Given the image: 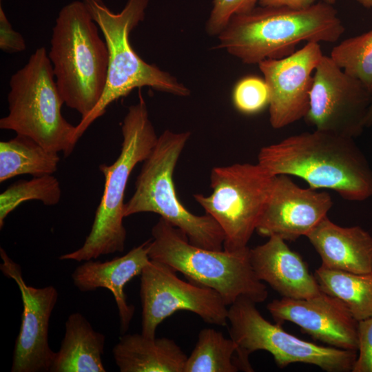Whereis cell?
Listing matches in <instances>:
<instances>
[{"instance_id":"cell-31","label":"cell","mask_w":372,"mask_h":372,"mask_svg":"<svg viewBox=\"0 0 372 372\" xmlns=\"http://www.w3.org/2000/svg\"><path fill=\"white\" fill-rule=\"evenodd\" d=\"M316 0H259L263 7H287L293 9H303L314 3Z\"/></svg>"},{"instance_id":"cell-18","label":"cell","mask_w":372,"mask_h":372,"mask_svg":"<svg viewBox=\"0 0 372 372\" xmlns=\"http://www.w3.org/2000/svg\"><path fill=\"white\" fill-rule=\"evenodd\" d=\"M149 261L147 241L111 260L85 261L74 270L72 278L74 286L81 292L105 288L112 293L118 309L120 330L124 333L135 311L134 306L127 304L125 287L134 277L141 275Z\"/></svg>"},{"instance_id":"cell-33","label":"cell","mask_w":372,"mask_h":372,"mask_svg":"<svg viewBox=\"0 0 372 372\" xmlns=\"http://www.w3.org/2000/svg\"><path fill=\"white\" fill-rule=\"evenodd\" d=\"M362 6L366 8H372V0H356Z\"/></svg>"},{"instance_id":"cell-32","label":"cell","mask_w":372,"mask_h":372,"mask_svg":"<svg viewBox=\"0 0 372 372\" xmlns=\"http://www.w3.org/2000/svg\"><path fill=\"white\" fill-rule=\"evenodd\" d=\"M365 126L366 127L372 126V102L369 107L367 116L366 118Z\"/></svg>"},{"instance_id":"cell-12","label":"cell","mask_w":372,"mask_h":372,"mask_svg":"<svg viewBox=\"0 0 372 372\" xmlns=\"http://www.w3.org/2000/svg\"><path fill=\"white\" fill-rule=\"evenodd\" d=\"M371 102L372 94L359 80L323 55L313 73L304 119L315 130L355 138L366 127Z\"/></svg>"},{"instance_id":"cell-14","label":"cell","mask_w":372,"mask_h":372,"mask_svg":"<svg viewBox=\"0 0 372 372\" xmlns=\"http://www.w3.org/2000/svg\"><path fill=\"white\" fill-rule=\"evenodd\" d=\"M323 55L319 43L311 41L285 57L265 59L258 64L269 90V122L273 128L280 129L304 118L313 73Z\"/></svg>"},{"instance_id":"cell-7","label":"cell","mask_w":372,"mask_h":372,"mask_svg":"<svg viewBox=\"0 0 372 372\" xmlns=\"http://www.w3.org/2000/svg\"><path fill=\"white\" fill-rule=\"evenodd\" d=\"M191 136L190 132L164 131L147 158L135 183L131 198L125 203V217L143 212L161 216L184 233L192 245L211 250L223 249L225 234L209 215L192 214L179 200L173 174Z\"/></svg>"},{"instance_id":"cell-19","label":"cell","mask_w":372,"mask_h":372,"mask_svg":"<svg viewBox=\"0 0 372 372\" xmlns=\"http://www.w3.org/2000/svg\"><path fill=\"white\" fill-rule=\"evenodd\" d=\"M306 237L322 266L355 273L372 272V236L361 227H341L327 216Z\"/></svg>"},{"instance_id":"cell-1","label":"cell","mask_w":372,"mask_h":372,"mask_svg":"<svg viewBox=\"0 0 372 372\" xmlns=\"http://www.w3.org/2000/svg\"><path fill=\"white\" fill-rule=\"evenodd\" d=\"M258 163L272 176H297L345 200L372 196V168L354 138L318 130L302 132L262 147Z\"/></svg>"},{"instance_id":"cell-6","label":"cell","mask_w":372,"mask_h":372,"mask_svg":"<svg viewBox=\"0 0 372 372\" xmlns=\"http://www.w3.org/2000/svg\"><path fill=\"white\" fill-rule=\"evenodd\" d=\"M147 241L152 260L169 266L189 280L217 291L227 306L240 297L257 303L268 296L266 285L256 276L250 261V248L227 251L195 246L187 236L160 218Z\"/></svg>"},{"instance_id":"cell-3","label":"cell","mask_w":372,"mask_h":372,"mask_svg":"<svg viewBox=\"0 0 372 372\" xmlns=\"http://www.w3.org/2000/svg\"><path fill=\"white\" fill-rule=\"evenodd\" d=\"M83 1L59 11L52 29L50 60L57 88L69 107L81 119L99 101L107 81L109 54Z\"/></svg>"},{"instance_id":"cell-8","label":"cell","mask_w":372,"mask_h":372,"mask_svg":"<svg viewBox=\"0 0 372 372\" xmlns=\"http://www.w3.org/2000/svg\"><path fill=\"white\" fill-rule=\"evenodd\" d=\"M9 85L8 114L0 119V128L28 136L50 151L69 156L78 141L76 126L62 116L64 101L44 47L38 48L12 75Z\"/></svg>"},{"instance_id":"cell-23","label":"cell","mask_w":372,"mask_h":372,"mask_svg":"<svg viewBox=\"0 0 372 372\" xmlns=\"http://www.w3.org/2000/svg\"><path fill=\"white\" fill-rule=\"evenodd\" d=\"M314 276L320 290L341 300L357 321L372 316V272L355 273L321 265Z\"/></svg>"},{"instance_id":"cell-29","label":"cell","mask_w":372,"mask_h":372,"mask_svg":"<svg viewBox=\"0 0 372 372\" xmlns=\"http://www.w3.org/2000/svg\"><path fill=\"white\" fill-rule=\"evenodd\" d=\"M358 356L352 372H372V316L358 321Z\"/></svg>"},{"instance_id":"cell-4","label":"cell","mask_w":372,"mask_h":372,"mask_svg":"<svg viewBox=\"0 0 372 372\" xmlns=\"http://www.w3.org/2000/svg\"><path fill=\"white\" fill-rule=\"evenodd\" d=\"M106 43L109 63L103 93L92 112L76 126L78 141L90 125L103 116L107 107L134 89L149 87L178 96H188L190 90L169 72L144 61L134 51L130 32L142 21L149 0H127L123 10L112 12L103 0H83Z\"/></svg>"},{"instance_id":"cell-26","label":"cell","mask_w":372,"mask_h":372,"mask_svg":"<svg viewBox=\"0 0 372 372\" xmlns=\"http://www.w3.org/2000/svg\"><path fill=\"white\" fill-rule=\"evenodd\" d=\"M330 57L372 94V29L340 42L332 49Z\"/></svg>"},{"instance_id":"cell-24","label":"cell","mask_w":372,"mask_h":372,"mask_svg":"<svg viewBox=\"0 0 372 372\" xmlns=\"http://www.w3.org/2000/svg\"><path fill=\"white\" fill-rule=\"evenodd\" d=\"M237 346L220 331L202 329L197 342L186 360L183 372H237L234 354Z\"/></svg>"},{"instance_id":"cell-21","label":"cell","mask_w":372,"mask_h":372,"mask_svg":"<svg viewBox=\"0 0 372 372\" xmlns=\"http://www.w3.org/2000/svg\"><path fill=\"white\" fill-rule=\"evenodd\" d=\"M105 337L80 313H71L50 372H105L102 356Z\"/></svg>"},{"instance_id":"cell-17","label":"cell","mask_w":372,"mask_h":372,"mask_svg":"<svg viewBox=\"0 0 372 372\" xmlns=\"http://www.w3.org/2000/svg\"><path fill=\"white\" fill-rule=\"evenodd\" d=\"M250 261L257 278L282 297L308 299L322 291L302 257L279 237L250 248Z\"/></svg>"},{"instance_id":"cell-20","label":"cell","mask_w":372,"mask_h":372,"mask_svg":"<svg viewBox=\"0 0 372 372\" xmlns=\"http://www.w3.org/2000/svg\"><path fill=\"white\" fill-rule=\"evenodd\" d=\"M121 372H183L187 355L172 340L124 334L112 349Z\"/></svg>"},{"instance_id":"cell-13","label":"cell","mask_w":372,"mask_h":372,"mask_svg":"<svg viewBox=\"0 0 372 372\" xmlns=\"http://www.w3.org/2000/svg\"><path fill=\"white\" fill-rule=\"evenodd\" d=\"M0 269L14 280L23 302L21 324L16 339L11 371H50L55 353L48 342L50 318L57 302L59 292L52 285L34 287L23 278L21 266L12 260L1 247Z\"/></svg>"},{"instance_id":"cell-28","label":"cell","mask_w":372,"mask_h":372,"mask_svg":"<svg viewBox=\"0 0 372 372\" xmlns=\"http://www.w3.org/2000/svg\"><path fill=\"white\" fill-rule=\"evenodd\" d=\"M259 0H214L205 25L210 36H218L232 17L251 11Z\"/></svg>"},{"instance_id":"cell-2","label":"cell","mask_w":372,"mask_h":372,"mask_svg":"<svg viewBox=\"0 0 372 372\" xmlns=\"http://www.w3.org/2000/svg\"><path fill=\"white\" fill-rule=\"evenodd\" d=\"M344 32L338 11L323 1L303 9L260 6L232 17L216 48L245 64H258L292 54L302 41L335 43Z\"/></svg>"},{"instance_id":"cell-9","label":"cell","mask_w":372,"mask_h":372,"mask_svg":"<svg viewBox=\"0 0 372 372\" xmlns=\"http://www.w3.org/2000/svg\"><path fill=\"white\" fill-rule=\"evenodd\" d=\"M256 304L253 300L240 297L228 308L229 333L237 346L234 361L239 371H254L249 358L258 350L270 353L280 369L293 363H304L327 372L353 371L357 351L300 339L285 331L280 324L266 320Z\"/></svg>"},{"instance_id":"cell-15","label":"cell","mask_w":372,"mask_h":372,"mask_svg":"<svg viewBox=\"0 0 372 372\" xmlns=\"http://www.w3.org/2000/svg\"><path fill=\"white\" fill-rule=\"evenodd\" d=\"M333 205L328 192L302 188L288 175L275 176L273 187L256 231L264 237L295 241L307 235Z\"/></svg>"},{"instance_id":"cell-5","label":"cell","mask_w":372,"mask_h":372,"mask_svg":"<svg viewBox=\"0 0 372 372\" xmlns=\"http://www.w3.org/2000/svg\"><path fill=\"white\" fill-rule=\"evenodd\" d=\"M121 132L119 156L110 165H99L105 177V187L90 232L80 248L61 255L60 260L87 261L124 250L126 229L123 222V200L127 183L134 167L147 158L158 137L141 93L138 102L128 107Z\"/></svg>"},{"instance_id":"cell-30","label":"cell","mask_w":372,"mask_h":372,"mask_svg":"<svg viewBox=\"0 0 372 372\" xmlns=\"http://www.w3.org/2000/svg\"><path fill=\"white\" fill-rule=\"evenodd\" d=\"M25 41L23 36L15 31L0 6V49L6 53H17L25 50Z\"/></svg>"},{"instance_id":"cell-10","label":"cell","mask_w":372,"mask_h":372,"mask_svg":"<svg viewBox=\"0 0 372 372\" xmlns=\"http://www.w3.org/2000/svg\"><path fill=\"white\" fill-rule=\"evenodd\" d=\"M274 177L258 163L211 169V194L194 197L223 229L224 250L234 251L247 247L269 198Z\"/></svg>"},{"instance_id":"cell-27","label":"cell","mask_w":372,"mask_h":372,"mask_svg":"<svg viewBox=\"0 0 372 372\" xmlns=\"http://www.w3.org/2000/svg\"><path fill=\"white\" fill-rule=\"evenodd\" d=\"M235 107L241 113L254 114L269 106L270 94L264 79L247 76L237 82L232 94Z\"/></svg>"},{"instance_id":"cell-25","label":"cell","mask_w":372,"mask_h":372,"mask_svg":"<svg viewBox=\"0 0 372 372\" xmlns=\"http://www.w3.org/2000/svg\"><path fill=\"white\" fill-rule=\"evenodd\" d=\"M61 194L59 182L52 174L16 182L0 195V228L6 216L22 203L37 200L45 205H54L59 203Z\"/></svg>"},{"instance_id":"cell-11","label":"cell","mask_w":372,"mask_h":372,"mask_svg":"<svg viewBox=\"0 0 372 372\" xmlns=\"http://www.w3.org/2000/svg\"><path fill=\"white\" fill-rule=\"evenodd\" d=\"M141 276V333L156 337L159 324L177 311H188L205 322L227 324L228 308L215 290L180 279L176 271L163 263L150 260Z\"/></svg>"},{"instance_id":"cell-34","label":"cell","mask_w":372,"mask_h":372,"mask_svg":"<svg viewBox=\"0 0 372 372\" xmlns=\"http://www.w3.org/2000/svg\"><path fill=\"white\" fill-rule=\"evenodd\" d=\"M322 1L330 5H333L335 3L337 0H322Z\"/></svg>"},{"instance_id":"cell-22","label":"cell","mask_w":372,"mask_h":372,"mask_svg":"<svg viewBox=\"0 0 372 372\" xmlns=\"http://www.w3.org/2000/svg\"><path fill=\"white\" fill-rule=\"evenodd\" d=\"M59 161L58 152L45 149L28 136L17 134L0 143V182L22 174H52Z\"/></svg>"},{"instance_id":"cell-16","label":"cell","mask_w":372,"mask_h":372,"mask_svg":"<svg viewBox=\"0 0 372 372\" xmlns=\"http://www.w3.org/2000/svg\"><path fill=\"white\" fill-rule=\"evenodd\" d=\"M278 324L289 321L315 340L335 348L358 351L357 321L338 298L321 291L308 299L282 297L267 306Z\"/></svg>"}]
</instances>
